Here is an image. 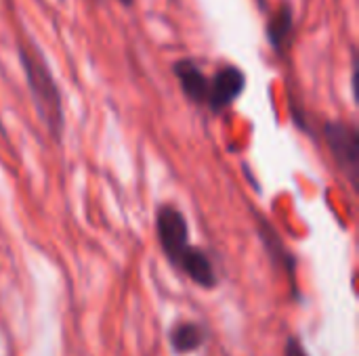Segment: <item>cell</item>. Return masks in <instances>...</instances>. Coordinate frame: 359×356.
Wrapping results in <instances>:
<instances>
[{
  "instance_id": "3",
  "label": "cell",
  "mask_w": 359,
  "mask_h": 356,
  "mask_svg": "<svg viewBox=\"0 0 359 356\" xmlns=\"http://www.w3.org/2000/svg\"><path fill=\"white\" fill-rule=\"evenodd\" d=\"M324 141H326L332 157L337 159L339 168L345 170L353 180L355 172H358V128L347 122H326L324 124Z\"/></svg>"
},
{
  "instance_id": "8",
  "label": "cell",
  "mask_w": 359,
  "mask_h": 356,
  "mask_svg": "<svg viewBox=\"0 0 359 356\" xmlns=\"http://www.w3.org/2000/svg\"><path fill=\"white\" fill-rule=\"evenodd\" d=\"M259 227H261V229H259V235H261V239H263V243H265L269 256L273 258L276 266H280V269H284V271L288 273V279H290V283H292V290L297 292V264H294V258L288 254V250H286V245L282 243L278 231H273V229L265 222V218H259Z\"/></svg>"
},
{
  "instance_id": "4",
  "label": "cell",
  "mask_w": 359,
  "mask_h": 356,
  "mask_svg": "<svg viewBox=\"0 0 359 356\" xmlns=\"http://www.w3.org/2000/svg\"><path fill=\"white\" fill-rule=\"evenodd\" d=\"M246 88V73L236 65H223L208 78L206 107L212 113H221L231 107Z\"/></svg>"
},
{
  "instance_id": "7",
  "label": "cell",
  "mask_w": 359,
  "mask_h": 356,
  "mask_svg": "<svg viewBox=\"0 0 359 356\" xmlns=\"http://www.w3.org/2000/svg\"><path fill=\"white\" fill-rule=\"evenodd\" d=\"M292 27H294V13H292V6L288 2H282L280 8L269 17L267 21V40L271 44V48L278 52V55H284L290 46V40H292Z\"/></svg>"
},
{
  "instance_id": "11",
  "label": "cell",
  "mask_w": 359,
  "mask_h": 356,
  "mask_svg": "<svg viewBox=\"0 0 359 356\" xmlns=\"http://www.w3.org/2000/svg\"><path fill=\"white\" fill-rule=\"evenodd\" d=\"M118 2H120V4H124V6H130V4H133L135 0H118Z\"/></svg>"
},
{
  "instance_id": "1",
  "label": "cell",
  "mask_w": 359,
  "mask_h": 356,
  "mask_svg": "<svg viewBox=\"0 0 359 356\" xmlns=\"http://www.w3.org/2000/svg\"><path fill=\"white\" fill-rule=\"evenodd\" d=\"M19 61L25 73V84L29 90V97L34 101V107L38 111L40 122L48 130L53 138H61L63 126H65V115H63V99L59 84L42 55V50L36 46L34 40L19 42L17 44Z\"/></svg>"
},
{
  "instance_id": "9",
  "label": "cell",
  "mask_w": 359,
  "mask_h": 356,
  "mask_svg": "<svg viewBox=\"0 0 359 356\" xmlns=\"http://www.w3.org/2000/svg\"><path fill=\"white\" fill-rule=\"evenodd\" d=\"M208 340L206 329L200 323L194 321H185V323H177L170 329V346L177 355H187V353H196L200 350Z\"/></svg>"
},
{
  "instance_id": "6",
  "label": "cell",
  "mask_w": 359,
  "mask_h": 356,
  "mask_svg": "<svg viewBox=\"0 0 359 356\" xmlns=\"http://www.w3.org/2000/svg\"><path fill=\"white\" fill-rule=\"evenodd\" d=\"M175 266L181 269L196 285H200L204 290H212L219 283V275L215 271L210 256L196 245H189L187 252L179 258V262Z\"/></svg>"
},
{
  "instance_id": "2",
  "label": "cell",
  "mask_w": 359,
  "mask_h": 356,
  "mask_svg": "<svg viewBox=\"0 0 359 356\" xmlns=\"http://www.w3.org/2000/svg\"><path fill=\"white\" fill-rule=\"evenodd\" d=\"M156 231L162 252L172 264H177L189 248V227L183 212L170 204L160 206L156 212Z\"/></svg>"
},
{
  "instance_id": "10",
  "label": "cell",
  "mask_w": 359,
  "mask_h": 356,
  "mask_svg": "<svg viewBox=\"0 0 359 356\" xmlns=\"http://www.w3.org/2000/svg\"><path fill=\"white\" fill-rule=\"evenodd\" d=\"M284 356H309V355H307V350L303 348V344H301L297 338H288Z\"/></svg>"
},
{
  "instance_id": "5",
  "label": "cell",
  "mask_w": 359,
  "mask_h": 356,
  "mask_svg": "<svg viewBox=\"0 0 359 356\" xmlns=\"http://www.w3.org/2000/svg\"><path fill=\"white\" fill-rule=\"evenodd\" d=\"M172 73L177 76L183 94L194 105H206V97H208V76L202 71V67L194 59H179L172 65Z\"/></svg>"
}]
</instances>
